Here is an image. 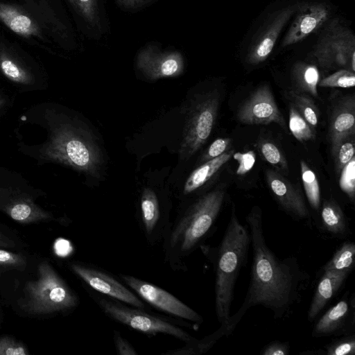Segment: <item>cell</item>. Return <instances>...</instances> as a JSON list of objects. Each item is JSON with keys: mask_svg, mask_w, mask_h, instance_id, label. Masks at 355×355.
<instances>
[{"mask_svg": "<svg viewBox=\"0 0 355 355\" xmlns=\"http://www.w3.org/2000/svg\"><path fill=\"white\" fill-rule=\"evenodd\" d=\"M245 220L252 249L250 280L243 302L227 322L232 333L253 306L270 310L275 319L290 317L311 283L296 257L279 259L268 246L260 207H252Z\"/></svg>", "mask_w": 355, "mask_h": 355, "instance_id": "obj_1", "label": "cell"}, {"mask_svg": "<svg viewBox=\"0 0 355 355\" xmlns=\"http://www.w3.org/2000/svg\"><path fill=\"white\" fill-rule=\"evenodd\" d=\"M21 121L35 130L33 141L17 143L21 153L40 164H59L98 177L103 165L98 146L89 130L60 106L52 103L37 104Z\"/></svg>", "mask_w": 355, "mask_h": 355, "instance_id": "obj_2", "label": "cell"}, {"mask_svg": "<svg viewBox=\"0 0 355 355\" xmlns=\"http://www.w3.org/2000/svg\"><path fill=\"white\" fill-rule=\"evenodd\" d=\"M225 195V187L219 186L197 198L171 221L161 244L164 263L173 271L187 270V258L213 233Z\"/></svg>", "mask_w": 355, "mask_h": 355, "instance_id": "obj_3", "label": "cell"}, {"mask_svg": "<svg viewBox=\"0 0 355 355\" xmlns=\"http://www.w3.org/2000/svg\"><path fill=\"white\" fill-rule=\"evenodd\" d=\"M250 245L248 229L241 223L232 203L230 218L219 245L214 248L205 245L200 247L214 264L215 311L220 324H227L231 316L235 284L241 268L248 262Z\"/></svg>", "mask_w": 355, "mask_h": 355, "instance_id": "obj_4", "label": "cell"}, {"mask_svg": "<svg viewBox=\"0 0 355 355\" xmlns=\"http://www.w3.org/2000/svg\"><path fill=\"white\" fill-rule=\"evenodd\" d=\"M21 308L31 314L69 312L80 304L76 293L46 261L40 263L37 278L24 288Z\"/></svg>", "mask_w": 355, "mask_h": 355, "instance_id": "obj_5", "label": "cell"}, {"mask_svg": "<svg viewBox=\"0 0 355 355\" xmlns=\"http://www.w3.org/2000/svg\"><path fill=\"white\" fill-rule=\"evenodd\" d=\"M89 293L107 317L130 329L148 336H170L184 343L195 338L182 328L193 327L188 322L150 314L146 309L134 307L96 292Z\"/></svg>", "mask_w": 355, "mask_h": 355, "instance_id": "obj_6", "label": "cell"}, {"mask_svg": "<svg viewBox=\"0 0 355 355\" xmlns=\"http://www.w3.org/2000/svg\"><path fill=\"white\" fill-rule=\"evenodd\" d=\"M40 191L12 172L0 169V210L21 223L36 222L51 218L35 199Z\"/></svg>", "mask_w": 355, "mask_h": 355, "instance_id": "obj_7", "label": "cell"}, {"mask_svg": "<svg viewBox=\"0 0 355 355\" xmlns=\"http://www.w3.org/2000/svg\"><path fill=\"white\" fill-rule=\"evenodd\" d=\"M216 90L200 95L191 107L183 132L180 159H188L207 141L216 123L220 105Z\"/></svg>", "mask_w": 355, "mask_h": 355, "instance_id": "obj_8", "label": "cell"}, {"mask_svg": "<svg viewBox=\"0 0 355 355\" xmlns=\"http://www.w3.org/2000/svg\"><path fill=\"white\" fill-rule=\"evenodd\" d=\"M313 55L320 66L325 69L348 67L354 72V35L338 20L332 21L319 38Z\"/></svg>", "mask_w": 355, "mask_h": 355, "instance_id": "obj_9", "label": "cell"}, {"mask_svg": "<svg viewBox=\"0 0 355 355\" xmlns=\"http://www.w3.org/2000/svg\"><path fill=\"white\" fill-rule=\"evenodd\" d=\"M118 277L144 302L158 311L196 324L203 322L200 314L159 286L130 275L121 273Z\"/></svg>", "mask_w": 355, "mask_h": 355, "instance_id": "obj_10", "label": "cell"}, {"mask_svg": "<svg viewBox=\"0 0 355 355\" xmlns=\"http://www.w3.org/2000/svg\"><path fill=\"white\" fill-rule=\"evenodd\" d=\"M71 270L90 289L136 308L147 310L148 306L119 277L92 263L73 261L69 264Z\"/></svg>", "mask_w": 355, "mask_h": 355, "instance_id": "obj_11", "label": "cell"}, {"mask_svg": "<svg viewBox=\"0 0 355 355\" xmlns=\"http://www.w3.org/2000/svg\"><path fill=\"white\" fill-rule=\"evenodd\" d=\"M169 206L162 202L151 188H144L140 195L137 219L139 228L150 246L162 243L171 223Z\"/></svg>", "mask_w": 355, "mask_h": 355, "instance_id": "obj_12", "label": "cell"}, {"mask_svg": "<svg viewBox=\"0 0 355 355\" xmlns=\"http://www.w3.org/2000/svg\"><path fill=\"white\" fill-rule=\"evenodd\" d=\"M135 64L137 69L151 80L180 76L185 68V60L180 51L162 49L153 42L139 50Z\"/></svg>", "mask_w": 355, "mask_h": 355, "instance_id": "obj_13", "label": "cell"}, {"mask_svg": "<svg viewBox=\"0 0 355 355\" xmlns=\"http://www.w3.org/2000/svg\"><path fill=\"white\" fill-rule=\"evenodd\" d=\"M354 327L355 295L347 291L315 322L311 336L318 338L349 335L354 334Z\"/></svg>", "mask_w": 355, "mask_h": 355, "instance_id": "obj_14", "label": "cell"}, {"mask_svg": "<svg viewBox=\"0 0 355 355\" xmlns=\"http://www.w3.org/2000/svg\"><path fill=\"white\" fill-rule=\"evenodd\" d=\"M237 119L248 125H267L275 123L287 130L284 117L279 111L274 96L267 85L258 87L241 106Z\"/></svg>", "mask_w": 355, "mask_h": 355, "instance_id": "obj_15", "label": "cell"}, {"mask_svg": "<svg viewBox=\"0 0 355 355\" xmlns=\"http://www.w3.org/2000/svg\"><path fill=\"white\" fill-rule=\"evenodd\" d=\"M266 180L274 198L284 211L295 220H309V210L298 187L272 169L266 170Z\"/></svg>", "mask_w": 355, "mask_h": 355, "instance_id": "obj_16", "label": "cell"}, {"mask_svg": "<svg viewBox=\"0 0 355 355\" xmlns=\"http://www.w3.org/2000/svg\"><path fill=\"white\" fill-rule=\"evenodd\" d=\"M354 135L355 97L354 95H348L336 101L331 110L328 138L333 158L340 144Z\"/></svg>", "mask_w": 355, "mask_h": 355, "instance_id": "obj_17", "label": "cell"}, {"mask_svg": "<svg viewBox=\"0 0 355 355\" xmlns=\"http://www.w3.org/2000/svg\"><path fill=\"white\" fill-rule=\"evenodd\" d=\"M295 6H287L277 12L253 40L248 50L247 61L257 64L272 53L282 30L295 12Z\"/></svg>", "mask_w": 355, "mask_h": 355, "instance_id": "obj_18", "label": "cell"}, {"mask_svg": "<svg viewBox=\"0 0 355 355\" xmlns=\"http://www.w3.org/2000/svg\"><path fill=\"white\" fill-rule=\"evenodd\" d=\"M329 14L328 8L322 3H310L302 6L284 38L282 46L304 40L327 21Z\"/></svg>", "mask_w": 355, "mask_h": 355, "instance_id": "obj_19", "label": "cell"}, {"mask_svg": "<svg viewBox=\"0 0 355 355\" xmlns=\"http://www.w3.org/2000/svg\"><path fill=\"white\" fill-rule=\"evenodd\" d=\"M92 40H99L109 30L104 0H67Z\"/></svg>", "mask_w": 355, "mask_h": 355, "instance_id": "obj_20", "label": "cell"}, {"mask_svg": "<svg viewBox=\"0 0 355 355\" xmlns=\"http://www.w3.org/2000/svg\"><path fill=\"white\" fill-rule=\"evenodd\" d=\"M347 271L322 270L308 310V320L313 322L344 286Z\"/></svg>", "mask_w": 355, "mask_h": 355, "instance_id": "obj_21", "label": "cell"}, {"mask_svg": "<svg viewBox=\"0 0 355 355\" xmlns=\"http://www.w3.org/2000/svg\"><path fill=\"white\" fill-rule=\"evenodd\" d=\"M234 153V150L226 151L217 157L203 162L196 168L183 185L182 196H189L201 188L232 158Z\"/></svg>", "mask_w": 355, "mask_h": 355, "instance_id": "obj_22", "label": "cell"}, {"mask_svg": "<svg viewBox=\"0 0 355 355\" xmlns=\"http://www.w3.org/2000/svg\"><path fill=\"white\" fill-rule=\"evenodd\" d=\"M322 229L335 237L342 238L349 233V225L340 205L332 198L324 199L320 208Z\"/></svg>", "mask_w": 355, "mask_h": 355, "instance_id": "obj_23", "label": "cell"}, {"mask_svg": "<svg viewBox=\"0 0 355 355\" xmlns=\"http://www.w3.org/2000/svg\"><path fill=\"white\" fill-rule=\"evenodd\" d=\"M0 20L12 31L24 37L38 35L36 23L17 7L0 2Z\"/></svg>", "mask_w": 355, "mask_h": 355, "instance_id": "obj_24", "label": "cell"}, {"mask_svg": "<svg viewBox=\"0 0 355 355\" xmlns=\"http://www.w3.org/2000/svg\"><path fill=\"white\" fill-rule=\"evenodd\" d=\"M292 81L294 91L318 98V85L320 74L318 68L311 64L296 63L292 70Z\"/></svg>", "mask_w": 355, "mask_h": 355, "instance_id": "obj_25", "label": "cell"}, {"mask_svg": "<svg viewBox=\"0 0 355 355\" xmlns=\"http://www.w3.org/2000/svg\"><path fill=\"white\" fill-rule=\"evenodd\" d=\"M232 333L227 324H220V327L212 334L198 339L184 343L179 348L168 349L163 355H200L207 352L223 337L228 336Z\"/></svg>", "mask_w": 355, "mask_h": 355, "instance_id": "obj_26", "label": "cell"}, {"mask_svg": "<svg viewBox=\"0 0 355 355\" xmlns=\"http://www.w3.org/2000/svg\"><path fill=\"white\" fill-rule=\"evenodd\" d=\"M0 70L9 80L19 86L28 87L35 84L33 74L5 53H0Z\"/></svg>", "mask_w": 355, "mask_h": 355, "instance_id": "obj_27", "label": "cell"}, {"mask_svg": "<svg viewBox=\"0 0 355 355\" xmlns=\"http://www.w3.org/2000/svg\"><path fill=\"white\" fill-rule=\"evenodd\" d=\"M354 243L347 241L337 249L330 260L323 266L322 270L351 272L354 268Z\"/></svg>", "mask_w": 355, "mask_h": 355, "instance_id": "obj_28", "label": "cell"}, {"mask_svg": "<svg viewBox=\"0 0 355 355\" xmlns=\"http://www.w3.org/2000/svg\"><path fill=\"white\" fill-rule=\"evenodd\" d=\"M301 177L307 200L311 208L319 212L321 196L319 182L315 172L304 161H300Z\"/></svg>", "mask_w": 355, "mask_h": 355, "instance_id": "obj_29", "label": "cell"}, {"mask_svg": "<svg viewBox=\"0 0 355 355\" xmlns=\"http://www.w3.org/2000/svg\"><path fill=\"white\" fill-rule=\"evenodd\" d=\"M288 97L303 118L315 130L318 124L319 112L310 96L304 93H297L292 90L288 92Z\"/></svg>", "mask_w": 355, "mask_h": 355, "instance_id": "obj_30", "label": "cell"}, {"mask_svg": "<svg viewBox=\"0 0 355 355\" xmlns=\"http://www.w3.org/2000/svg\"><path fill=\"white\" fill-rule=\"evenodd\" d=\"M257 148L263 159L276 168L275 171L281 174L288 173L287 160L274 142L261 138L257 142Z\"/></svg>", "mask_w": 355, "mask_h": 355, "instance_id": "obj_31", "label": "cell"}, {"mask_svg": "<svg viewBox=\"0 0 355 355\" xmlns=\"http://www.w3.org/2000/svg\"><path fill=\"white\" fill-rule=\"evenodd\" d=\"M288 127L294 137L300 142L313 140L315 137V130L293 104L289 107Z\"/></svg>", "mask_w": 355, "mask_h": 355, "instance_id": "obj_32", "label": "cell"}, {"mask_svg": "<svg viewBox=\"0 0 355 355\" xmlns=\"http://www.w3.org/2000/svg\"><path fill=\"white\" fill-rule=\"evenodd\" d=\"M355 85L354 72L349 69H340L319 81L322 87H353Z\"/></svg>", "mask_w": 355, "mask_h": 355, "instance_id": "obj_33", "label": "cell"}, {"mask_svg": "<svg viewBox=\"0 0 355 355\" xmlns=\"http://www.w3.org/2000/svg\"><path fill=\"white\" fill-rule=\"evenodd\" d=\"M327 355H354L355 334L341 336L324 346Z\"/></svg>", "mask_w": 355, "mask_h": 355, "instance_id": "obj_34", "label": "cell"}, {"mask_svg": "<svg viewBox=\"0 0 355 355\" xmlns=\"http://www.w3.org/2000/svg\"><path fill=\"white\" fill-rule=\"evenodd\" d=\"M339 187L354 202L355 196V157H354L339 173Z\"/></svg>", "mask_w": 355, "mask_h": 355, "instance_id": "obj_35", "label": "cell"}, {"mask_svg": "<svg viewBox=\"0 0 355 355\" xmlns=\"http://www.w3.org/2000/svg\"><path fill=\"white\" fill-rule=\"evenodd\" d=\"M354 137H352L345 140L340 144L335 157H334L336 172L337 174H339L344 166L354 157Z\"/></svg>", "mask_w": 355, "mask_h": 355, "instance_id": "obj_36", "label": "cell"}, {"mask_svg": "<svg viewBox=\"0 0 355 355\" xmlns=\"http://www.w3.org/2000/svg\"><path fill=\"white\" fill-rule=\"evenodd\" d=\"M232 157L238 163L236 173L239 175L248 173L253 168L256 162V155L253 150L234 153Z\"/></svg>", "mask_w": 355, "mask_h": 355, "instance_id": "obj_37", "label": "cell"}, {"mask_svg": "<svg viewBox=\"0 0 355 355\" xmlns=\"http://www.w3.org/2000/svg\"><path fill=\"white\" fill-rule=\"evenodd\" d=\"M26 347L21 343L9 337L0 338V355H27Z\"/></svg>", "mask_w": 355, "mask_h": 355, "instance_id": "obj_38", "label": "cell"}, {"mask_svg": "<svg viewBox=\"0 0 355 355\" xmlns=\"http://www.w3.org/2000/svg\"><path fill=\"white\" fill-rule=\"evenodd\" d=\"M231 144L230 138H219L212 142L201 157V161L205 162L217 157L226 151Z\"/></svg>", "mask_w": 355, "mask_h": 355, "instance_id": "obj_39", "label": "cell"}, {"mask_svg": "<svg viewBox=\"0 0 355 355\" xmlns=\"http://www.w3.org/2000/svg\"><path fill=\"white\" fill-rule=\"evenodd\" d=\"M23 256L5 250H0L1 268H17L25 266Z\"/></svg>", "mask_w": 355, "mask_h": 355, "instance_id": "obj_40", "label": "cell"}, {"mask_svg": "<svg viewBox=\"0 0 355 355\" xmlns=\"http://www.w3.org/2000/svg\"><path fill=\"white\" fill-rule=\"evenodd\" d=\"M113 341L118 355H138L136 349L119 331H113Z\"/></svg>", "mask_w": 355, "mask_h": 355, "instance_id": "obj_41", "label": "cell"}, {"mask_svg": "<svg viewBox=\"0 0 355 355\" xmlns=\"http://www.w3.org/2000/svg\"><path fill=\"white\" fill-rule=\"evenodd\" d=\"M157 0H115L118 7L126 12H137L152 5Z\"/></svg>", "mask_w": 355, "mask_h": 355, "instance_id": "obj_42", "label": "cell"}, {"mask_svg": "<svg viewBox=\"0 0 355 355\" xmlns=\"http://www.w3.org/2000/svg\"><path fill=\"white\" fill-rule=\"evenodd\" d=\"M290 345L288 342L274 340L266 345L260 352L261 355H288Z\"/></svg>", "mask_w": 355, "mask_h": 355, "instance_id": "obj_43", "label": "cell"}, {"mask_svg": "<svg viewBox=\"0 0 355 355\" xmlns=\"http://www.w3.org/2000/svg\"><path fill=\"white\" fill-rule=\"evenodd\" d=\"M15 244L12 241L0 233V247L11 248Z\"/></svg>", "mask_w": 355, "mask_h": 355, "instance_id": "obj_44", "label": "cell"}, {"mask_svg": "<svg viewBox=\"0 0 355 355\" xmlns=\"http://www.w3.org/2000/svg\"><path fill=\"white\" fill-rule=\"evenodd\" d=\"M7 104V98L0 94V110L6 107Z\"/></svg>", "mask_w": 355, "mask_h": 355, "instance_id": "obj_45", "label": "cell"}, {"mask_svg": "<svg viewBox=\"0 0 355 355\" xmlns=\"http://www.w3.org/2000/svg\"><path fill=\"white\" fill-rule=\"evenodd\" d=\"M0 169H1V168H0Z\"/></svg>", "mask_w": 355, "mask_h": 355, "instance_id": "obj_46", "label": "cell"}]
</instances>
